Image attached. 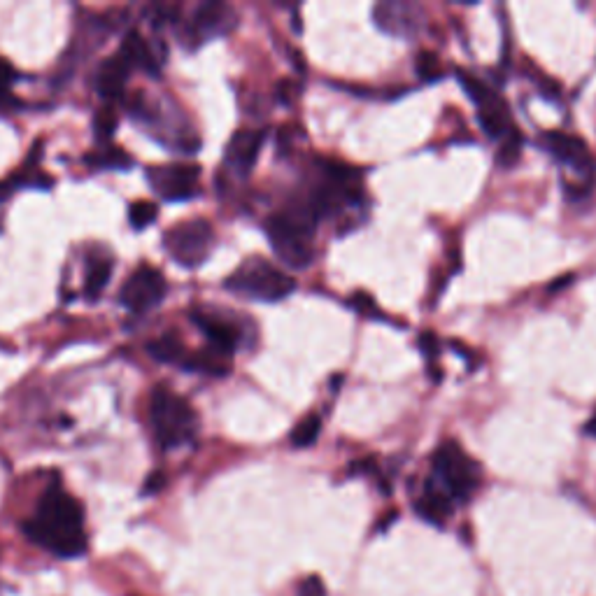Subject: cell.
<instances>
[{"mask_svg":"<svg viewBox=\"0 0 596 596\" xmlns=\"http://www.w3.org/2000/svg\"><path fill=\"white\" fill-rule=\"evenodd\" d=\"M415 70H417V75H420L424 82H438V80H443L441 61H438V56L431 54V52H422L420 56H417Z\"/></svg>","mask_w":596,"mask_h":596,"instance_id":"d4e9b609","label":"cell"},{"mask_svg":"<svg viewBox=\"0 0 596 596\" xmlns=\"http://www.w3.org/2000/svg\"><path fill=\"white\" fill-rule=\"evenodd\" d=\"M149 420H152L156 441L166 450L194 441L198 431V415L191 403L163 385L154 389L152 401H149Z\"/></svg>","mask_w":596,"mask_h":596,"instance_id":"3957f363","label":"cell"},{"mask_svg":"<svg viewBox=\"0 0 596 596\" xmlns=\"http://www.w3.org/2000/svg\"><path fill=\"white\" fill-rule=\"evenodd\" d=\"M117 126H119V115H117V110L112 108V105H105V108L98 110L96 117H94V133H96L98 143H101V145L110 143V140L115 138Z\"/></svg>","mask_w":596,"mask_h":596,"instance_id":"7402d4cb","label":"cell"},{"mask_svg":"<svg viewBox=\"0 0 596 596\" xmlns=\"http://www.w3.org/2000/svg\"><path fill=\"white\" fill-rule=\"evenodd\" d=\"M298 596H326V587L322 583V578L317 576L305 578L301 587H298Z\"/></svg>","mask_w":596,"mask_h":596,"instance_id":"4316f807","label":"cell"},{"mask_svg":"<svg viewBox=\"0 0 596 596\" xmlns=\"http://www.w3.org/2000/svg\"><path fill=\"white\" fill-rule=\"evenodd\" d=\"M229 292L250 298V301L278 303L296 292V280L271 261L252 257L240 264L224 282Z\"/></svg>","mask_w":596,"mask_h":596,"instance_id":"277c9868","label":"cell"},{"mask_svg":"<svg viewBox=\"0 0 596 596\" xmlns=\"http://www.w3.org/2000/svg\"><path fill=\"white\" fill-rule=\"evenodd\" d=\"M117 56L126 63V68L129 70H143V73L154 77L159 75V59H156L152 47H149V42L138 31L126 33Z\"/></svg>","mask_w":596,"mask_h":596,"instance_id":"5bb4252c","label":"cell"},{"mask_svg":"<svg viewBox=\"0 0 596 596\" xmlns=\"http://www.w3.org/2000/svg\"><path fill=\"white\" fill-rule=\"evenodd\" d=\"M415 513L420 515L422 520H427L429 524L443 527L445 520L452 513V499L436 485L434 480H429L427 485H424L422 496L415 501Z\"/></svg>","mask_w":596,"mask_h":596,"instance_id":"2e32d148","label":"cell"},{"mask_svg":"<svg viewBox=\"0 0 596 596\" xmlns=\"http://www.w3.org/2000/svg\"><path fill=\"white\" fill-rule=\"evenodd\" d=\"M194 324L203 331V336L208 338V347L215 350L224 357H233V352L238 350L240 343H243V331L236 322L226 319L224 315H217V312L208 310H194Z\"/></svg>","mask_w":596,"mask_h":596,"instance_id":"8fae6325","label":"cell"},{"mask_svg":"<svg viewBox=\"0 0 596 596\" xmlns=\"http://www.w3.org/2000/svg\"><path fill=\"white\" fill-rule=\"evenodd\" d=\"M373 21L382 33L394 35V38L415 40L424 28H427V17L417 3L408 0H385L373 7Z\"/></svg>","mask_w":596,"mask_h":596,"instance_id":"30bf717a","label":"cell"},{"mask_svg":"<svg viewBox=\"0 0 596 596\" xmlns=\"http://www.w3.org/2000/svg\"><path fill=\"white\" fill-rule=\"evenodd\" d=\"M420 347L424 352H427L429 359H436L438 357V340L431 331L424 333V336L420 338Z\"/></svg>","mask_w":596,"mask_h":596,"instance_id":"f546056e","label":"cell"},{"mask_svg":"<svg viewBox=\"0 0 596 596\" xmlns=\"http://www.w3.org/2000/svg\"><path fill=\"white\" fill-rule=\"evenodd\" d=\"M184 371H194L203 375H215V378H224L231 373V357H224L215 350H201L196 354H189Z\"/></svg>","mask_w":596,"mask_h":596,"instance_id":"ac0fdd59","label":"cell"},{"mask_svg":"<svg viewBox=\"0 0 596 596\" xmlns=\"http://www.w3.org/2000/svg\"><path fill=\"white\" fill-rule=\"evenodd\" d=\"M522 145H524V140H522L520 131L515 129L513 133H508V136L501 140V149H499V154H496V161H499V166L513 168L517 163V159H520V154H522Z\"/></svg>","mask_w":596,"mask_h":596,"instance_id":"cb8c5ba5","label":"cell"},{"mask_svg":"<svg viewBox=\"0 0 596 596\" xmlns=\"http://www.w3.org/2000/svg\"><path fill=\"white\" fill-rule=\"evenodd\" d=\"M112 271H115V264H112L110 257L89 261L87 275H84V294H87L89 301H98V296L108 287Z\"/></svg>","mask_w":596,"mask_h":596,"instance_id":"d6986e66","label":"cell"},{"mask_svg":"<svg viewBox=\"0 0 596 596\" xmlns=\"http://www.w3.org/2000/svg\"><path fill=\"white\" fill-rule=\"evenodd\" d=\"M147 182L163 201L180 203L191 201L201 194V168L194 163H168V166L147 168Z\"/></svg>","mask_w":596,"mask_h":596,"instance_id":"ba28073f","label":"cell"},{"mask_svg":"<svg viewBox=\"0 0 596 596\" xmlns=\"http://www.w3.org/2000/svg\"><path fill=\"white\" fill-rule=\"evenodd\" d=\"M163 487H166V475H163L161 471H156L145 480L143 494H156V492H161Z\"/></svg>","mask_w":596,"mask_h":596,"instance_id":"f1b7e54d","label":"cell"},{"mask_svg":"<svg viewBox=\"0 0 596 596\" xmlns=\"http://www.w3.org/2000/svg\"><path fill=\"white\" fill-rule=\"evenodd\" d=\"M129 75L131 70L126 68V63L119 56L105 59L96 70V91L105 101H119L126 91Z\"/></svg>","mask_w":596,"mask_h":596,"instance_id":"9a60e30c","label":"cell"},{"mask_svg":"<svg viewBox=\"0 0 596 596\" xmlns=\"http://www.w3.org/2000/svg\"><path fill=\"white\" fill-rule=\"evenodd\" d=\"M168 257L182 268H198L210 259L215 250V229L208 219H187L177 222L163 236Z\"/></svg>","mask_w":596,"mask_h":596,"instance_id":"8992f818","label":"cell"},{"mask_svg":"<svg viewBox=\"0 0 596 596\" xmlns=\"http://www.w3.org/2000/svg\"><path fill=\"white\" fill-rule=\"evenodd\" d=\"M543 147L548 149L557 161L566 163V166L578 170V173H592L594 161L590 149L583 143V138L571 136V133L564 131H548L543 136Z\"/></svg>","mask_w":596,"mask_h":596,"instance_id":"4fadbf2b","label":"cell"},{"mask_svg":"<svg viewBox=\"0 0 596 596\" xmlns=\"http://www.w3.org/2000/svg\"><path fill=\"white\" fill-rule=\"evenodd\" d=\"M319 217L312 210L310 201L292 205V208L278 212L266 222V233L271 240L273 252L278 254L282 264L292 268H308L315 259V236Z\"/></svg>","mask_w":596,"mask_h":596,"instance_id":"7a4b0ae2","label":"cell"},{"mask_svg":"<svg viewBox=\"0 0 596 596\" xmlns=\"http://www.w3.org/2000/svg\"><path fill=\"white\" fill-rule=\"evenodd\" d=\"M585 434H587V436H592V438H596V413L592 415V420L585 424Z\"/></svg>","mask_w":596,"mask_h":596,"instance_id":"1f68e13d","label":"cell"},{"mask_svg":"<svg viewBox=\"0 0 596 596\" xmlns=\"http://www.w3.org/2000/svg\"><path fill=\"white\" fill-rule=\"evenodd\" d=\"M266 133L264 131H252L243 129L236 131L226 145L224 152V163L226 168L233 170L238 177H247L257 166V159L261 154V147H264Z\"/></svg>","mask_w":596,"mask_h":596,"instance_id":"7c38bea8","label":"cell"},{"mask_svg":"<svg viewBox=\"0 0 596 596\" xmlns=\"http://www.w3.org/2000/svg\"><path fill=\"white\" fill-rule=\"evenodd\" d=\"M147 352L149 357L161 361V364H173L180 368H184L189 359L187 347H184V343L175 333H163V336L154 338L152 343H147Z\"/></svg>","mask_w":596,"mask_h":596,"instance_id":"e0dca14e","label":"cell"},{"mask_svg":"<svg viewBox=\"0 0 596 596\" xmlns=\"http://www.w3.org/2000/svg\"><path fill=\"white\" fill-rule=\"evenodd\" d=\"M350 305L359 312V315L371 317V319H385V315H382V312L378 310V305H375V301L368 294L357 292L350 298Z\"/></svg>","mask_w":596,"mask_h":596,"instance_id":"484cf974","label":"cell"},{"mask_svg":"<svg viewBox=\"0 0 596 596\" xmlns=\"http://www.w3.org/2000/svg\"><path fill=\"white\" fill-rule=\"evenodd\" d=\"M19 80V73L10 61L0 59V91H10V84Z\"/></svg>","mask_w":596,"mask_h":596,"instance_id":"83f0119b","label":"cell"},{"mask_svg":"<svg viewBox=\"0 0 596 596\" xmlns=\"http://www.w3.org/2000/svg\"><path fill=\"white\" fill-rule=\"evenodd\" d=\"M238 26V14L231 5L210 0L196 7L194 17L189 19L187 28L182 31V45L187 49H198L203 42L212 38H222L229 35Z\"/></svg>","mask_w":596,"mask_h":596,"instance_id":"52a82bcc","label":"cell"},{"mask_svg":"<svg viewBox=\"0 0 596 596\" xmlns=\"http://www.w3.org/2000/svg\"><path fill=\"white\" fill-rule=\"evenodd\" d=\"M319 434H322V417L312 413L296 424V429L292 431V438H289V441H292V445L298 447V450H303V447L315 445Z\"/></svg>","mask_w":596,"mask_h":596,"instance_id":"44dd1931","label":"cell"},{"mask_svg":"<svg viewBox=\"0 0 596 596\" xmlns=\"http://www.w3.org/2000/svg\"><path fill=\"white\" fill-rule=\"evenodd\" d=\"M159 217V205L152 201H136L129 208V222L136 231H143L147 226H152Z\"/></svg>","mask_w":596,"mask_h":596,"instance_id":"603a6c76","label":"cell"},{"mask_svg":"<svg viewBox=\"0 0 596 596\" xmlns=\"http://www.w3.org/2000/svg\"><path fill=\"white\" fill-rule=\"evenodd\" d=\"M434 482L452 501H468L480 487L478 461L468 457L464 447L454 441H445L434 452Z\"/></svg>","mask_w":596,"mask_h":596,"instance_id":"5b68a950","label":"cell"},{"mask_svg":"<svg viewBox=\"0 0 596 596\" xmlns=\"http://www.w3.org/2000/svg\"><path fill=\"white\" fill-rule=\"evenodd\" d=\"M168 292V282L163 278L159 268L140 264L129 278H126L122 292H119V301L126 310H131L133 315H145V312L154 310L156 305H161L163 296Z\"/></svg>","mask_w":596,"mask_h":596,"instance_id":"9c48e42d","label":"cell"},{"mask_svg":"<svg viewBox=\"0 0 596 596\" xmlns=\"http://www.w3.org/2000/svg\"><path fill=\"white\" fill-rule=\"evenodd\" d=\"M24 534L35 545L63 559L82 557L89 545L82 503L61 485H52L42 494L35 515L24 522Z\"/></svg>","mask_w":596,"mask_h":596,"instance_id":"6da1fadb","label":"cell"},{"mask_svg":"<svg viewBox=\"0 0 596 596\" xmlns=\"http://www.w3.org/2000/svg\"><path fill=\"white\" fill-rule=\"evenodd\" d=\"M87 163L96 170H108V168L124 170V168L133 166V156H129L124 149H119V147H105V149H101V152L89 154Z\"/></svg>","mask_w":596,"mask_h":596,"instance_id":"ffe728a7","label":"cell"},{"mask_svg":"<svg viewBox=\"0 0 596 596\" xmlns=\"http://www.w3.org/2000/svg\"><path fill=\"white\" fill-rule=\"evenodd\" d=\"M571 282H573V275H564V278H559V282H555V285L548 287V292L555 294V292H559V289H564L566 285H571Z\"/></svg>","mask_w":596,"mask_h":596,"instance_id":"4dcf8cb0","label":"cell"}]
</instances>
